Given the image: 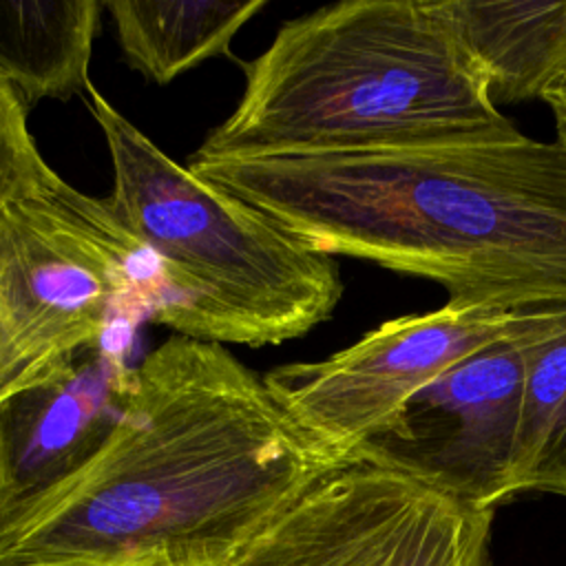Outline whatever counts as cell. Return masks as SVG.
Listing matches in <instances>:
<instances>
[{
	"instance_id": "cell-2",
	"label": "cell",
	"mask_w": 566,
	"mask_h": 566,
	"mask_svg": "<svg viewBox=\"0 0 566 566\" xmlns=\"http://www.w3.org/2000/svg\"><path fill=\"white\" fill-rule=\"evenodd\" d=\"M195 175L325 254L444 285L449 301L566 303V144L500 142L195 159Z\"/></svg>"
},
{
	"instance_id": "cell-16",
	"label": "cell",
	"mask_w": 566,
	"mask_h": 566,
	"mask_svg": "<svg viewBox=\"0 0 566 566\" xmlns=\"http://www.w3.org/2000/svg\"><path fill=\"white\" fill-rule=\"evenodd\" d=\"M0 566H18V564H4V562H0Z\"/></svg>"
},
{
	"instance_id": "cell-7",
	"label": "cell",
	"mask_w": 566,
	"mask_h": 566,
	"mask_svg": "<svg viewBox=\"0 0 566 566\" xmlns=\"http://www.w3.org/2000/svg\"><path fill=\"white\" fill-rule=\"evenodd\" d=\"M542 307L447 301L433 312L391 318L325 360L279 365L263 382L307 442L343 462L420 387L522 329Z\"/></svg>"
},
{
	"instance_id": "cell-10",
	"label": "cell",
	"mask_w": 566,
	"mask_h": 566,
	"mask_svg": "<svg viewBox=\"0 0 566 566\" xmlns=\"http://www.w3.org/2000/svg\"><path fill=\"white\" fill-rule=\"evenodd\" d=\"M444 2L495 104L542 97L566 66V0Z\"/></svg>"
},
{
	"instance_id": "cell-8",
	"label": "cell",
	"mask_w": 566,
	"mask_h": 566,
	"mask_svg": "<svg viewBox=\"0 0 566 566\" xmlns=\"http://www.w3.org/2000/svg\"><path fill=\"white\" fill-rule=\"evenodd\" d=\"M557 305L438 374L356 453L480 509L517 495L526 345Z\"/></svg>"
},
{
	"instance_id": "cell-9",
	"label": "cell",
	"mask_w": 566,
	"mask_h": 566,
	"mask_svg": "<svg viewBox=\"0 0 566 566\" xmlns=\"http://www.w3.org/2000/svg\"><path fill=\"white\" fill-rule=\"evenodd\" d=\"M137 367L111 336L66 352L0 402V535L71 486L124 431Z\"/></svg>"
},
{
	"instance_id": "cell-15",
	"label": "cell",
	"mask_w": 566,
	"mask_h": 566,
	"mask_svg": "<svg viewBox=\"0 0 566 566\" xmlns=\"http://www.w3.org/2000/svg\"><path fill=\"white\" fill-rule=\"evenodd\" d=\"M46 369L38 367L11 334L4 316L0 314V402L18 389L33 382Z\"/></svg>"
},
{
	"instance_id": "cell-4",
	"label": "cell",
	"mask_w": 566,
	"mask_h": 566,
	"mask_svg": "<svg viewBox=\"0 0 566 566\" xmlns=\"http://www.w3.org/2000/svg\"><path fill=\"white\" fill-rule=\"evenodd\" d=\"M86 104L111 155L106 203L159 268L155 323L201 343L261 347L332 316L343 296L332 254L179 166L93 84Z\"/></svg>"
},
{
	"instance_id": "cell-6",
	"label": "cell",
	"mask_w": 566,
	"mask_h": 566,
	"mask_svg": "<svg viewBox=\"0 0 566 566\" xmlns=\"http://www.w3.org/2000/svg\"><path fill=\"white\" fill-rule=\"evenodd\" d=\"M493 509L365 453L312 482L234 566H491Z\"/></svg>"
},
{
	"instance_id": "cell-3",
	"label": "cell",
	"mask_w": 566,
	"mask_h": 566,
	"mask_svg": "<svg viewBox=\"0 0 566 566\" xmlns=\"http://www.w3.org/2000/svg\"><path fill=\"white\" fill-rule=\"evenodd\" d=\"M444 0H349L279 29L195 159H261L513 139Z\"/></svg>"
},
{
	"instance_id": "cell-12",
	"label": "cell",
	"mask_w": 566,
	"mask_h": 566,
	"mask_svg": "<svg viewBox=\"0 0 566 566\" xmlns=\"http://www.w3.org/2000/svg\"><path fill=\"white\" fill-rule=\"evenodd\" d=\"M265 0L250 2H157L108 0L124 57L144 77L168 84L203 60L226 55L239 29Z\"/></svg>"
},
{
	"instance_id": "cell-14",
	"label": "cell",
	"mask_w": 566,
	"mask_h": 566,
	"mask_svg": "<svg viewBox=\"0 0 566 566\" xmlns=\"http://www.w3.org/2000/svg\"><path fill=\"white\" fill-rule=\"evenodd\" d=\"M53 172L29 133L24 99L0 77V210L40 188Z\"/></svg>"
},
{
	"instance_id": "cell-1",
	"label": "cell",
	"mask_w": 566,
	"mask_h": 566,
	"mask_svg": "<svg viewBox=\"0 0 566 566\" xmlns=\"http://www.w3.org/2000/svg\"><path fill=\"white\" fill-rule=\"evenodd\" d=\"M113 447L0 535L18 566H234L334 464L223 345L170 336L137 367Z\"/></svg>"
},
{
	"instance_id": "cell-11",
	"label": "cell",
	"mask_w": 566,
	"mask_h": 566,
	"mask_svg": "<svg viewBox=\"0 0 566 566\" xmlns=\"http://www.w3.org/2000/svg\"><path fill=\"white\" fill-rule=\"evenodd\" d=\"M104 2H0V77L27 108L69 99L91 86L88 62Z\"/></svg>"
},
{
	"instance_id": "cell-13",
	"label": "cell",
	"mask_w": 566,
	"mask_h": 566,
	"mask_svg": "<svg viewBox=\"0 0 566 566\" xmlns=\"http://www.w3.org/2000/svg\"><path fill=\"white\" fill-rule=\"evenodd\" d=\"M566 497V303L526 345L522 420L515 453V493Z\"/></svg>"
},
{
	"instance_id": "cell-5",
	"label": "cell",
	"mask_w": 566,
	"mask_h": 566,
	"mask_svg": "<svg viewBox=\"0 0 566 566\" xmlns=\"http://www.w3.org/2000/svg\"><path fill=\"white\" fill-rule=\"evenodd\" d=\"M164 305L159 268L106 199L53 172L0 210V314L42 369Z\"/></svg>"
}]
</instances>
